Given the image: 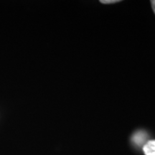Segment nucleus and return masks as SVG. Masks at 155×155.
<instances>
[{"label":"nucleus","mask_w":155,"mask_h":155,"mask_svg":"<svg viewBox=\"0 0 155 155\" xmlns=\"http://www.w3.org/2000/svg\"><path fill=\"white\" fill-rule=\"evenodd\" d=\"M147 137H148V135L144 131H137L133 134L131 141L135 146L141 147L147 142Z\"/></svg>","instance_id":"1"},{"label":"nucleus","mask_w":155,"mask_h":155,"mask_svg":"<svg viewBox=\"0 0 155 155\" xmlns=\"http://www.w3.org/2000/svg\"><path fill=\"white\" fill-rule=\"evenodd\" d=\"M145 155H155V140L147 141L143 147Z\"/></svg>","instance_id":"2"},{"label":"nucleus","mask_w":155,"mask_h":155,"mask_svg":"<svg viewBox=\"0 0 155 155\" xmlns=\"http://www.w3.org/2000/svg\"><path fill=\"white\" fill-rule=\"evenodd\" d=\"M120 2L119 0H101L100 2L102 4H114Z\"/></svg>","instance_id":"3"},{"label":"nucleus","mask_w":155,"mask_h":155,"mask_svg":"<svg viewBox=\"0 0 155 155\" xmlns=\"http://www.w3.org/2000/svg\"><path fill=\"white\" fill-rule=\"evenodd\" d=\"M151 4H152L153 11H154V12L155 14V0H152V1H151Z\"/></svg>","instance_id":"4"}]
</instances>
